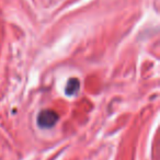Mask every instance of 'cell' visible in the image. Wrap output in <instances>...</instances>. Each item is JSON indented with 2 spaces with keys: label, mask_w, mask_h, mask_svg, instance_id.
Masks as SVG:
<instances>
[{
  "label": "cell",
  "mask_w": 160,
  "mask_h": 160,
  "mask_svg": "<svg viewBox=\"0 0 160 160\" xmlns=\"http://www.w3.org/2000/svg\"><path fill=\"white\" fill-rule=\"evenodd\" d=\"M57 113L52 111V110H46V111H42L38 114V124L41 128H51V127H53L57 123Z\"/></svg>",
  "instance_id": "obj_1"
},
{
  "label": "cell",
  "mask_w": 160,
  "mask_h": 160,
  "mask_svg": "<svg viewBox=\"0 0 160 160\" xmlns=\"http://www.w3.org/2000/svg\"><path fill=\"white\" fill-rule=\"evenodd\" d=\"M80 83L78 79H70L67 83V88H66V93L68 96H73L76 92L79 90Z\"/></svg>",
  "instance_id": "obj_2"
}]
</instances>
